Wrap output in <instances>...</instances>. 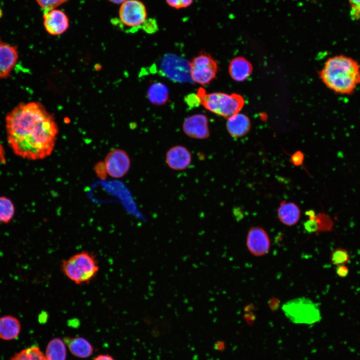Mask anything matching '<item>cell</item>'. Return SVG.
<instances>
[{
    "label": "cell",
    "mask_w": 360,
    "mask_h": 360,
    "mask_svg": "<svg viewBox=\"0 0 360 360\" xmlns=\"http://www.w3.org/2000/svg\"><path fill=\"white\" fill-rule=\"evenodd\" d=\"M194 0H166L167 4L176 9L186 8L190 6Z\"/></svg>",
    "instance_id": "cell-27"
},
{
    "label": "cell",
    "mask_w": 360,
    "mask_h": 360,
    "mask_svg": "<svg viewBox=\"0 0 360 360\" xmlns=\"http://www.w3.org/2000/svg\"><path fill=\"white\" fill-rule=\"evenodd\" d=\"M148 98L149 101L154 104H164L168 98V88L161 82L154 83L148 88Z\"/></svg>",
    "instance_id": "cell-20"
},
{
    "label": "cell",
    "mask_w": 360,
    "mask_h": 360,
    "mask_svg": "<svg viewBox=\"0 0 360 360\" xmlns=\"http://www.w3.org/2000/svg\"><path fill=\"white\" fill-rule=\"evenodd\" d=\"M350 6V14L353 20L360 18V0H348Z\"/></svg>",
    "instance_id": "cell-28"
},
{
    "label": "cell",
    "mask_w": 360,
    "mask_h": 360,
    "mask_svg": "<svg viewBox=\"0 0 360 360\" xmlns=\"http://www.w3.org/2000/svg\"><path fill=\"white\" fill-rule=\"evenodd\" d=\"M252 72L251 64L243 57L233 58L230 63L228 72L231 78L238 82L244 81Z\"/></svg>",
    "instance_id": "cell-17"
},
{
    "label": "cell",
    "mask_w": 360,
    "mask_h": 360,
    "mask_svg": "<svg viewBox=\"0 0 360 360\" xmlns=\"http://www.w3.org/2000/svg\"><path fill=\"white\" fill-rule=\"evenodd\" d=\"M94 360H115L112 356L108 354H100L96 357Z\"/></svg>",
    "instance_id": "cell-32"
},
{
    "label": "cell",
    "mask_w": 360,
    "mask_h": 360,
    "mask_svg": "<svg viewBox=\"0 0 360 360\" xmlns=\"http://www.w3.org/2000/svg\"><path fill=\"white\" fill-rule=\"evenodd\" d=\"M304 160V154L301 151H296L294 153L291 157L292 163L296 166H300L303 164Z\"/></svg>",
    "instance_id": "cell-29"
},
{
    "label": "cell",
    "mask_w": 360,
    "mask_h": 360,
    "mask_svg": "<svg viewBox=\"0 0 360 360\" xmlns=\"http://www.w3.org/2000/svg\"><path fill=\"white\" fill-rule=\"evenodd\" d=\"M2 148L0 143V160L2 162L4 161V152L2 150Z\"/></svg>",
    "instance_id": "cell-34"
},
{
    "label": "cell",
    "mask_w": 360,
    "mask_h": 360,
    "mask_svg": "<svg viewBox=\"0 0 360 360\" xmlns=\"http://www.w3.org/2000/svg\"><path fill=\"white\" fill-rule=\"evenodd\" d=\"M192 81L204 86L210 84L218 72L217 62L206 52H201L190 62Z\"/></svg>",
    "instance_id": "cell-6"
},
{
    "label": "cell",
    "mask_w": 360,
    "mask_h": 360,
    "mask_svg": "<svg viewBox=\"0 0 360 360\" xmlns=\"http://www.w3.org/2000/svg\"><path fill=\"white\" fill-rule=\"evenodd\" d=\"M282 310L285 316L296 324H312L320 320V310L311 300L298 298L284 303Z\"/></svg>",
    "instance_id": "cell-5"
},
{
    "label": "cell",
    "mask_w": 360,
    "mask_h": 360,
    "mask_svg": "<svg viewBox=\"0 0 360 360\" xmlns=\"http://www.w3.org/2000/svg\"><path fill=\"white\" fill-rule=\"evenodd\" d=\"M196 94L200 104L206 110L227 118L239 112L244 105L243 98L236 94L207 93L203 88H200Z\"/></svg>",
    "instance_id": "cell-4"
},
{
    "label": "cell",
    "mask_w": 360,
    "mask_h": 360,
    "mask_svg": "<svg viewBox=\"0 0 360 360\" xmlns=\"http://www.w3.org/2000/svg\"><path fill=\"white\" fill-rule=\"evenodd\" d=\"M330 258L332 263L334 265H345L350 260V255L346 250L338 248L332 252Z\"/></svg>",
    "instance_id": "cell-24"
},
{
    "label": "cell",
    "mask_w": 360,
    "mask_h": 360,
    "mask_svg": "<svg viewBox=\"0 0 360 360\" xmlns=\"http://www.w3.org/2000/svg\"><path fill=\"white\" fill-rule=\"evenodd\" d=\"M45 356L46 360H66V351L62 340L59 338L51 340L46 346Z\"/></svg>",
    "instance_id": "cell-21"
},
{
    "label": "cell",
    "mask_w": 360,
    "mask_h": 360,
    "mask_svg": "<svg viewBox=\"0 0 360 360\" xmlns=\"http://www.w3.org/2000/svg\"><path fill=\"white\" fill-rule=\"evenodd\" d=\"M104 166L108 174L114 178L125 176L130 166V160L123 150L114 149L108 154L105 158Z\"/></svg>",
    "instance_id": "cell-9"
},
{
    "label": "cell",
    "mask_w": 360,
    "mask_h": 360,
    "mask_svg": "<svg viewBox=\"0 0 360 360\" xmlns=\"http://www.w3.org/2000/svg\"><path fill=\"white\" fill-rule=\"evenodd\" d=\"M226 128L228 134L232 137L240 138L248 132L250 128V122L246 116L238 112L228 118Z\"/></svg>",
    "instance_id": "cell-15"
},
{
    "label": "cell",
    "mask_w": 360,
    "mask_h": 360,
    "mask_svg": "<svg viewBox=\"0 0 360 360\" xmlns=\"http://www.w3.org/2000/svg\"><path fill=\"white\" fill-rule=\"evenodd\" d=\"M118 16L122 24L130 28H141L147 19L144 4L139 0H127L120 4Z\"/></svg>",
    "instance_id": "cell-8"
},
{
    "label": "cell",
    "mask_w": 360,
    "mask_h": 360,
    "mask_svg": "<svg viewBox=\"0 0 360 360\" xmlns=\"http://www.w3.org/2000/svg\"><path fill=\"white\" fill-rule=\"evenodd\" d=\"M10 360H46V358L38 346H32L16 353Z\"/></svg>",
    "instance_id": "cell-22"
},
{
    "label": "cell",
    "mask_w": 360,
    "mask_h": 360,
    "mask_svg": "<svg viewBox=\"0 0 360 360\" xmlns=\"http://www.w3.org/2000/svg\"><path fill=\"white\" fill-rule=\"evenodd\" d=\"M6 126L9 145L17 156L36 160L53 150L58 128L40 104H20L6 115Z\"/></svg>",
    "instance_id": "cell-1"
},
{
    "label": "cell",
    "mask_w": 360,
    "mask_h": 360,
    "mask_svg": "<svg viewBox=\"0 0 360 360\" xmlns=\"http://www.w3.org/2000/svg\"><path fill=\"white\" fill-rule=\"evenodd\" d=\"M348 268L346 265H340L337 266L336 273L338 276L341 278H344L348 274Z\"/></svg>",
    "instance_id": "cell-31"
},
{
    "label": "cell",
    "mask_w": 360,
    "mask_h": 360,
    "mask_svg": "<svg viewBox=\"0 0 360 360\" xmlns=\"http://www.w3.org/2000/svg\"><path fill=\"white\" fill-rule=\"evenodd\" d=\"M18 56L17 47L2 41L0 38V78L10 76Z\"/></svg>",
    "instance_id": "cell-14"
},
{
    "label": "cell",
    "mask_w": 360,
    "mask_h": 360,
    "mask_svg": "<svg viewBox=\"0 0 360 360\" xmlns=\"http://www.w3.org/2000/svg\"><path fill=\"white\" fill-rule=\"evenodd\" d=\"M44 26L50 35L58 36L64 32L69 26V19L66 14L60 10L54 9L44 12Z\"/></svg>",
    "instance_id": "cell-12"
},
{
    "label": "cell",
    "mask_w": 360,
    "mask_h": 360,
    "mask_svg": "<svg viewBox=\"0 0 360 360\" xmlns=\"http://www.w3.org/2000/svg\"><path fill=\"white\" fill-rule=\"evenodd\" d=\"M182 127L184 133L190 138L204 140L210 135L208 118L202 114H196L186 118Z\"/></svg>",
    "instance_id": "cell-10"
},
{
    "label": "cell",
    "mask_w": 360,
    "mask_h": 360,
    "mask_svg": "<svg viewBox=\"0 0 360 360\" xmlns=\"http://www.w3.org/2000/svg\"><path fill=\"white\" fill-rule=\"evenodd\" d=\"M277 214L280 220L287 226L296 224L300 217L299 207L294 203L282 201L280 204Z\"/></svg>",
    "instance_id": "cell-18"
},
{
    "label": "cell",
    "mask_w": 360,
    "mask_h": 360,
    "mask_svg": "<svg viewBox=\"0 0 360 360\" xmlns=\"http://www.w3.org/2000/svg\"><path fill=\"white\" fill-rule=\"evenodd\" d=\"M110 2L117 4H121L127 0H108Z\"/></svg>",
    "instance_id": "cell-33"
},
{
    "label": "cell",
    "mask_w": 360,
    "mask_h": 360,
    "mask_svg": "<svg viewBox=\"0 0 360 360\" xmlns=\"http://www.w3.org/2000/svg\"><path fill=\"white\" fill-rule=\"evenodd\" d=\"M160 68L166 76L172 80L185 82L192 80L190 62L172 54H167L162 60Z\"/></svg>",
    "instance_id": "cell-7"
},
{
    "label": "cell",
    "mask_w": 360,
    "mask_h": 360,
    "mask_svg": "<svg viewBox=\"0 0 360 360\" xmlns=\"http://www.w3.org/2000/svg\"><path fill=\"white\" fill-rule=\"evenodd\" d=\"M165 160L170 169L176 171L184 170L191 164L192 155L186 146L176 145L167 150Z\"/></svg>",
    "instance_id": "cell-11"
},
{
    "label": "cell",
    "mask_w": 360,
    "mask_h": 360,
    "mask_svg": "<svg viewBox=\"0 0 360 360\" xmlns=\"http://www.w3.org/2000/svg\"><path fill=\"white\" fill-rule=\"evenodd\" d=\"M15 208L12 201L4 196H0V222L7 224L13 218Z\"/></svg>",
    "instance_id": "cell-23"
},
{
    "label": "cell",
    "mask_w": 360,
    "mask_h": 360,
    "mask_svg": "<svg viewBox=\"0 0 360 360\" xmlns=\"http://www.w3.org/2000/svg\"><path fill=\"white\" fill-rule=\"evenodd\" d=\"M64 342L67 344L71 353L76 356L81 358H88L93 352L92 346L84 338L80 337L66 338Z\"/></svg>",
    "instance_id": "cell-19"
},
{
    "label": "cell",
    "mask_w": 360,
    "mask_h": 360,
    "mask_svg": "<svg viewBox=\"0 0 360 360\" xmlns=\"http://www.w3.org/2000/svg\"><path fill=\"white\" fill-rule=\"evenodd\" d=\"M141 28L148 34H154L158 30L156 20L153 18L146 19L141 26Z\"/></svg>",
    "instance_id": "cell-26"
},
{
    "label": "cell",
    "mask_w": 360,
    "mask_h": 360,
    "mask_svg": "<svg viewBox=\"0 0 360 360\" xmlns=\"http://www.w3.org/2000/svg\"><path fill=\"white\" fill-rule=\"evenodd\" d=\"M304 226L308 232H312L318 230V225L316 218L312 219L310 218L304 223Z\"/></svg>",
    "instance_id": "cell-30"
},
{
    "label": "cell",
    "mask_w": 360,
    "mask_h": 360,
    "mask_svg": "<svg viewBox=\"0 0 360 360\" xmlns=\"http://www.w3.org/2000/svg\"><path fill=\"white\" fill-rule=\"evenodd\" d=\"M246 244L249 251L254 256L266 254L270 247V241L266 232L262 228L255 226L248 232Z\"/></svg>",
    "instance_id": "cell-13"
},
{
    "label": "cell",
    "mask_w": 360,
    "mask_h": 360,
    "mask_svg": "<svg viewBox=\"0 0 360 360\" xmlns=\"http://www.w3.org/2000/svg\"><path fill=\"white\" fill-rule=\"evenodd\" d=\"M2 16V11L1 9V8H0V19Z\"/></svg>",
    "instance_id": "cell-35"
},
{
    "label": "cell",
    "mask_w": 360,
    "mask_h": 360,
    "mask_svg": "<svg viewBox=\"0 0 360 360\" xmlns=\"http://www.w3.org/2000/svg\"><path fill=\"white\" fill-rule=\"evenodd\" d=\"M44 12L54 9L66 3L68 0H36Z\"/></svg>",
    "instance_id": "cell-25"
},
{
    "label": "cell",
    "mask_w": 360,
    "mask_h": 360,
    "mask_svg": "<svg viewBox=\"0 0 360 360\" xmlns=\"http://www.w3.org/2000/svg\"><path fill=\"white\" fill-rule=\"evenodd\" d=\"M99 268L96 256L91 252L84 250L64 260L60 266L64 274L79 285L90 282L96 278Z\"/></svg>",
    "instance_id": "cell-3"
},
{
    "label": "cell",
    "mask_w": 360,
    "mask_h": 360,
    "mask_svg": "<svg viewBox=\"0 0 360 360\" xmlns=\"http://www.w3.org/2000/svg\"><path fill=\"white\" fill-rule=\"evenodd\" d=\"M324 84L340 94H352L360 84V66L354 58L344 55L330 58L320 72Z\"/></svg>",
    "instance_id": "cell-2"
},
{
    "label": "cell",
    "mask_w": 360,
    "mask_h": 360,
    "mask_svg": "<svg viewBox=\"0 0 360 360\" xmlns=\"http://www.w3.org/2000/svg\"><path fill=\"white\" fill-rule=\"evenodd\" d=\"M21 325L16 317L7 315L0 317V338L5 340L16 339L20 334Z\"/></svg>",
    "instance_id": "cell-16"
}]
</instances>
